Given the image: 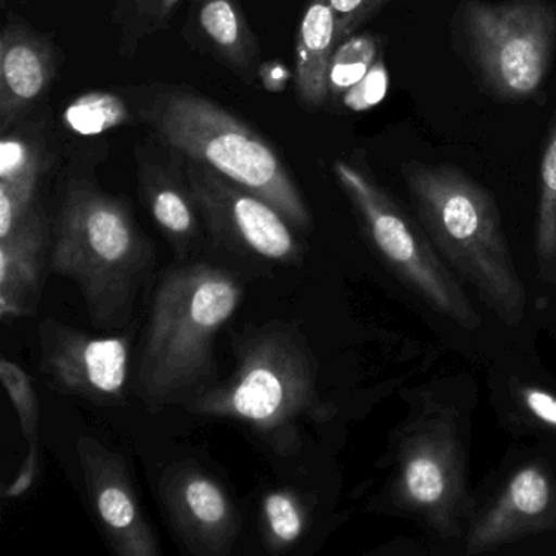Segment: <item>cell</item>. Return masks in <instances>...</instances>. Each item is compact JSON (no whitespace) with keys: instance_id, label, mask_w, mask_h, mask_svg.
Returning a JSON list of instances; mask_svg holds the SVG:
<instances>
[{"instance_id":"cell-15","label":"cell","mask_w":556,"mask_h":556,"mask_svg":"<svg viewBox=\"0 0 556 556\" xmlns=\"http://www.w3.org/2000/svg\"><path fill=\"white\" fill-rule=\"evenodd\" d=\"M56 162L48 110L35 113L0 139V232L45 204L41 191Z\"/></svg>"},{"instance_id":"cell-11","label":"cell","mask_w":556,"mask_h":556,"mask_svg":"<svg viewBox=\"0 0 556 556\" xmlns=\"http://www.w3.org/2000/svg\"><path fill=\"white\" fill-rule=\"evenodd\" d=\"M77 457L93 516L116 556H161L157 533L141 506L128 462L99 439H77Z\"/></svg>"},{"instance_id":"cell-25","label":"cell","mask_w":556,"mask_h":556,"mask_svg":"<svg viewBox=\"0 0 556 556\" xmlns=\"http://www.w3.org/2000/svg\"><path fill=\"white\" fill-rule=\"evenodd\" d=\"M536 250L540 258L552 260L556 256V129L549 136L542 159Z\"/></svg>"},{"instance_id":"cell-24","label":"cell","mask_w":556,"mask_h":556,"mask_svg":"<svg viewBox=\"0 0 556 556\" xmlns=\"http://www.w3.org/2000/svg\"><path fill=\"white\" fill-rule=\"evenodd\" d=\"M379 40L370 35L348 37L341 41L331 58L328 89L331 100L343 99L344 93L356 86L379 60Z\"/></svg>"},{"instance_id":"cell-8","label":"cell","mask_w":556,"mask_h":556,"mask_svg":"<svg viewBox=\"0 0 556 556\" xmlns=\"http://www.w3.org/2000/svg\"><path fill=\"white\" fill-rule=\"evenodd\" d=\"M187 170L214 245L258 265H301L304 247L276 207L188 157Z\"/></svg>"},{"instance_id":"cell-26","label":"cell","mask_w":556,"mask_h":556,"mask_svg":"<svg viewBox=\"0 0 556 556\" xmlns=\"http://www.w3.org/2000/svg\"><path fill=\"white\" fill-rule=\"evenodd\" d=\"M387 90H389V73L382 58H379L369 73L344 93L341 102L353 112H366L382 102Z\"/></svg>"},{"instance_id":"cell-19","label":"cell","mask_w":556,"mask_h":556,"mask_svg":"<svg viewBox=\"0 0 556 556\" xmlns=\"http://www.w3.org/2000/svg\"><path fill=\"white\" fill-rule=\"evenodd\" d=\"M340 43L330 0H308L295 38V96L302 109L317 112L330 100L328 76Z\"/></svg>"},{"instance_id":"cell-4","label":"cell","mask_w":556,"mask_h":556,"mask_svg":"<svg viewBox=\"0 0 556 556\" xmlns=\"http://www.w3.org/2000/svg\"><path fill=\"white\" fill-rule=\"evenodd\" d=\"M128 93L159 141L262 198L295 230H312L307 201L281 155L239 116L187 86L149 84Z\"/></svg>"},{"instance_id":"cell-27","label":"cell","mask_w":556,"mask_h":556,"mask_svg":"<svg viewBox=\"0 0 556 556\" xmlns=\"http://www.w3.org/2000/svg\"><path fill=\"white\" fill-rule=\"evenodd\" d=\"M390 0H330L337 14L340 41L346 40L364 22L376 15Z\"/></svg>"},{"instance_id":"cell-22","label":"cell","mask_w":556,"mask_h":556,"mask_svg":"<svg viewBox=\"0 0 556 556\" xmlns=\"http://www.w3.org/2000/svg\"><path fill=\"white\" fill-rule=\"evenodd\" d=\"M63 123L74 135L97 136L119 126L141 125V119L128 90H96L71 102L64 110Z\"/></svg>"},{"instance_id":"cell-30","label":"cell","mask_w":556,"mask_h":556,"mask_svg":"<svg viewBox=\"0 0 556 556\" xmlns=\"http://www.w3.org/2000/svg\"><path fill=\"white\" fill-rule=\"evenodd\" d=\"M2 2H5V0H2Z\"/></svg>"},{"instance_id":"cell-12","label":"cell","mask_w":556,"mask_h":556,"mask_svg":"<svg viewBox=\"0 0 556 556\" xmlns=\"http://www.w3.org/2000/svg\"><path fill=\"white\" fill-rule=\"evenodd\" d=\"M159 497L175 535L194 556H227L242 529L239 507L213 475L188 462L172 465Z\"/></svg>"},{"instance_id":"cell-3","label":"cell","mask_w":556,"mask_h":556,"mask_svg":"<svg viewBox=\"0 0 556 556\" xmlns=\"http://www.w3.org/2000/svg\"><path fill=\"white\" fill-rule=\"evenodd\" d=\"M233 372L184 408L240 422L276 454H298L305 422L334 416V406L318 392L317 357L301 324L275 320L247 327L233 341Z\"/></svg>"},{"instance_id":"cell-6","label":"cell","mask_w":556,"mask_h":556,"mask_svg":"<svg viewBox=\"0 0 556 556\" xmlns=\"http://www.w3.org/2000/svg\"><path fill=\"white\" fill-rule=\"evenodd\" d=\"M333 172L387 266L439 314L467 330L480 327V315L471 307L454 273L412 217L356 165L337 161Z\"/></svg>"},{"instance_id":"cell-21","label":"cell","mask_w":556,"mask_h":556,"mask_svg":"<svg viewBox=\"0 0 556 556\" xmlns=\"http://www.w3.org/2000/svg\"><path fill=\"white\" fill-rule=\"evenodd\" d=\"M184 0H113L112 25L122 58H132L148 38L170 27Z\"/></svg>"},{"instance_id":"cell-28","label":"cell","mask_w":556,"mask_h":556,"mask_svg":"<svg viewBox=\"0 0 556 556\" xmlns=\"http://www.w3.org/2000/svg\"><path fill=\"white\" fill-rule=\"evenodd\" d=\"M520 402L543 425L556 428V396L536 387L520 389Z\"/></svg>"},{"instance_id":"cell-5","label":"cell","mask_w":556,"mask_h":556,"mask_svg":"<svg viewBox=\"0 0 556 556\" xmlns=\"http://www.w3.org/2000/svg\"><path fill=\"white\" fill-rule=\"evenodd\" d=\"M403 177L441 255L477 289L497 318L519 324L526 312V289L491 194L448 165H406Z\"/></svg>"},{"instance_id":"cell-7","label":"cell","mask_w":556,"mask_h":556,"mask_svg":"<svg viewBox=\"0 0 556 556\" xmlns=\"http://www.w3.org/2000/svg\"><path fill=\"white\" fill-rule=\"evenodd\" d=\"M465 28L475 60L494 92L527 99L545 79L556 45V11L545 0H470Z\"/></svg>"},{"instance_id":"cell-13","label":"cell","mask_w":556,"mask_h":556,"mask_svg":"<svg viewBox=\"0 0 556 556\" xmlns=\"http://www.w3.org/2000/svg\"><path fill=\"white\" fill-rule=\"evenodd\" d=\"M135 154L142 206L170 243L177 262H188L201 249L206 229L188 178L187 155L157 138L136 146Z\"/></svg>"},{"instance_id":"cell-1","label":"cell","mask_w":556,"mask_h":556,"mask_svg":"<svg viewBox=\"0 0 556 556\" xmlns=\"http://www.w3.org/2000/svg\"><path fill=\"white\" fill-rule=\"evenodd\" d=\"M157 263L131 204L106 193L74 159L51 229L50 271L70 279L96 330H123Z\"/></svg>"},{"instance_id":"cell-2","label":"cell","mask_w":556,"mask_h":556,"mask_svg":"<svg viewBox=\"0 0 556 556\" xmlns=\"http://www.w3.org/2000/svg\"><path fill=\"white\" fill-rule=\"evenodd\" d=\"M243 298L239 276L206 262H178L152 292L135 390L148 408L185 406L219 382L216 338Z\"/></svg>"},{"instance_id":"cell-14","label":"cell","mask_w":556,"mask_h":556,"mask_svg":"<svg viewBox=\"0 0 556 556\" xmlns=\"http://www.w3.org/2000/svg\"><path fill=\"white\" fill-rule=\"evenodd\" d=\"M58 67L56 45L22 18L9 17L0 35V132L43 109Z\"/></svg>"},{"instance_id":"cell-10","label":"cell","mask_w":556,"mask_h":556,"mask_svg":"<svg viewBox=\"0 0 556 556\" xmlns=\"http://www.w3.org/2000/svg\"><path fill=\"white\" fill-rule=\"evenodd\" d=\"M40 370L51 389L93 405H123L129 382L131 338L93 337L58 318L38 327Z\"/></svg>"},{"instance_id":"cell-16","label":"cell","mask_w":556,"mask_h":556,"mask_svg":"<svg viewBox=\"0 0 556 556\" xmlns=\"http://www.w3.org/2000/svg\"><path fill=\"white\" fill-rule=\"evenodd\" d=\"M556 527V481L540 465L510 478L493 506L471 527L467 555H480L530 533Z\"/></svg>"},{"instance_id":"cell-18","label":"cell","mask_w":556,"mask_h":556,"mask_svg":"<svg viewBox=\"0 0 556 556\" xmlns=\"http://www.w3.org/2000/svg\"><path fill=\"white\" fill-rule=\"evenodd\" d=\"M184 37L242 83L260 80V45L240 0H190Z\"/></svg>"},{"instance_id":"cell-9","label":"cell","mask_w":556,"mask_h":556,"mask_svg":"<svg viewBox=\"0 0 556 556\" xmlns=\"http://www.w3.org/2000/svg\"><path fill=\"white\" fill-rule=\"evenodd\" d=\"M393 496L442 535H457L467 491L464 448L451 421L422 419L409 429L400 444Z\"/></svg>"},{"instance_id":"cell-20","label":"cell","mask_w":556,"mask_h":556,"mask_svg":"<svg viewBox=\"0 0 556 556\" xmlns=\"http://www.w3.org/2000/svg\"><path fill=\"white\" fill-rule=\"evenodd\" d=\"M0 379L17 412L22 434L28 444L27 457L17 478L5 488V497H18L34 486L40 470V400L30 376L8 357L0 361Z\"/></svg>"},{"instance_id":"cell-17","label":"cell","mask_w":556,"mask_h":556,"mask_svg":"<svg viewBox=\"0 0 556 556\" xmlns=\"http://www.w3.org/2000/svg\"><path fill=\"white\" fill-rule=\"evenodd\" d=\"M53 219L41 204L0 232V317H30L37 312L50 268Z\"/></svg>"},{"instance_id":"cell-23","label":"cell","mask_w":556,"mask_h":556,"mask_svg":"<svg viewBox=\"0 0 556 556\" xmlns=\"http://www.w3.org/2000/svg\"><path fill=\"white\" fill-rule=\"evenodd\" d=\"M260 513L263 540L269 552H288L304 536L308 509L298 491L289 488L269 491L263 496Z\"/></svg>"},{"instance_id":"cell-29","label":"cell","mask_w":556,"mask_h":556,"mask_svg":"<svg viewBox=\"0 0 556 556\" xmlns=\"http://www.w3.org/2000/svg\"><path fill=\"white\" fill-rule=\"evenodd\" d=\"M258 77L262 80L263 87L269 90V92L275 93L282 92L292 79L291 71L285 64L279 63V61L263 63L262 67H260Z\"/></svg>"}]
</instances>
